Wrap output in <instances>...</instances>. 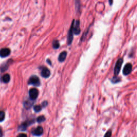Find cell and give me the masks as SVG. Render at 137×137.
<instances>
[{"mask_svg":"<svg viewBox=\"0 0 137 137\" xmlns=\"http://www.w3.org/2000/svg\"><path fill=\"white\" fill-rule=\"evenodd\" d=\"M42 109V107L40 105H36L34 107V110L36 112L40 111Z\"/></svg>","mask_w":137,"mask_h":137,"instance_id":"cell-18","label":"cell"},{"mask_svg":"<svg viewBox=\"0 0 137 137\" xmlns=\"http://www.w3.org/2000/svg\"><path fill=\"white\" fill-rule=\"evenodd\" d=\"M73 26H74V20L72 21L71 26V27H70V30L68 32V45L71 44L72 42V40H73Z\"/></svg>","mask_w":137,"mask_h":137,"instance_id":"cell-3","label":"cell"},{"mask_svg":"<svg viewBox=\"0 0 137 137\" xmlns=\"http://www.w3.org/2000/svg\"><path fill=\"white\" fill-rule=\"evenodd\" d=\"M132 66L131 64H130V63H127V64L125 65V66H124V68L123 69V74L125 76H127L129 74H130V72H131L132 71Z\"/></svg>","mask_w":137,"mask_h":137,"instance_id":"cell-8","label":"cell"},{"mask_svg":"<svg viewBox=\"0 0 137 137\" xmlns=\"http://www.w3.org/2000/svg\"><path fill=\"white\" fill-rule=\"evenodd\" d=\"M17 137H27V135L24 133H21V134H19Z\"/></svg>","mask_w":137,"mask_h":137,"instance_id":"cell-20","label":"cell"},{"mask_svg":"<svg viewBox=\"0 0 137 137\" xmlns=\"http://www.w3.org/2000/svg\"><path fill=\"white\" fill-rule=\"evenodd\" d=\"M5 118V112L3 111H0V122L4 121Z\"/></svg>","mask_w":137,"mask_h":137,"instance_id":"cell-17","label":"cell"},{"mask_svg":"<svg viewBox=\"0 0 137 137\" xmlns=\"http://www.w3.org/2000/svg\"><path fill=\"white\" fill-rule=\"evenodd\" d=\"M33 122H34V121H33V120H32V121H31V120H30V121H26L23 123H22V124L19 126L18 129L19 130H21V131H25V130H26V129H27V127L29 125L32 124V123H33Z\"/></svg>","mask_w":137,"mask_h":137,"instance_id":"cell-6","label":"cell"},{"mask_svg":"<svg viewBox=\"0 0 137 137\" xmlns=\"http://www.w3.org/2000/svg\"><path fill=\"white\" fill-rule=\"evenodd\" d=\"M111 130H109V131L106 133L104 137H111Z\"/></svg>","mask_w":137,"mask_h":137,"instance_id":"cell-19","label":"cell"},{"mask_svg":"<svg viewBox=\"0 0 137 137\" xmlns=\"http://www.w3.org/2000/svg\"><path fill=\"white\" fill-rule=\"evenodd\" d=\"M45 120H46V118L44 116H40L38 117L37 119H36V121H37V122L38 123H41L44 122Z\"/></svg>","mask_w":137,"mask_h":137,"instance_id":"cell-15","label":"cell"},{"mask_svg":"<svg viewBox=\"0 0 137 137\" xmlns=\"http://www.w3.org/2000/svg\"><path fill=\"white\" fill-rule=\"evenodd\" d=\"M0 137H2V131L1 128H0Z\"/></svg>","mask_w":137,"mask_h":137,"instance_id":"cell-22","label":"cell"},{"mask_svg":"<svg viewBox=\"0 0 137 137\" xmlns=\"http://www.w3.org/2000/svg\"><path fill=\"white\" fill-rule=\"evenodd\" d=\"M39 92L37 89L31 88L29 91V96L31 100H35L38 96Z\"/></svg>","mask_w":137,"mask_h":137,"instance_id":"cell-4","label":"cell"},{"mask_svg":"<svg viewBox=\"0 0 137 137\" xmlns=\"http://www.w3.org/2000/svg\"><path fill=\"white\" fill-rule=\"evenodd\" d=\"M47 105H48V103L47 101L43 102L42 103V105L43 107H46L47 106Z\"/></svg>","mask_w":137,"mask_h":137,"instance_id":"cell-21","label":"cell"},{"mask_svg":"<svg viewBox=\"0 0 137 137\" xmlns=\"http://www.w3.org/2000/svg\"><path fill=\"white\" fill-rule=\"evenodd\" d=\"M11 53L10 49L8 48H3L0 49V57L5 58L8 57Z\"/></svg>","mask_w":137,"mask_h":137,"instance_id":"cell-5","label":"cell"},{"mask_svg":"<svg viewBox=\"0 0 137 137\" xmlns=\"http://www.w3.org/2000/svg\"><path fill=\"white\" fill-rule=\"evenodd\" d=\"M43 132V128L41 126H38L37 128L33 129L32 131V133L33 135L36 136H40L42 135Z\"/></svg>","mask_w":137,"mask_h":137,"instance_id":"cell-7","label":"cell"},{"mask_svg":"<svg viewBox=\"0 0 137 137\" xmlns=\"http://www.w3.org/2000/svg\"><path fill=\"white\" fill-rule=\"evenodd\" d=\"M33 105V103L32 101H29V100H27L24 102V106L26 109H29L32 107V106Z\"/></svg>","mask_w":137,"mask_h":137,"instance_id":"cell-13","label":"cell"},{"mask_svg":"<svg viewBox=\"0 0 137 137\" xmlns=\"http://www.w3.org/2000/svg\"><path fill=\"white\" fill-rule=\"evenodd\" d=\"M66 56H67V53H66V52L64 51V52H62L61 54L59 55L58 58V61L61 62H64L65 61V59H66Z\"/></svg>","mask_w":137,"mask_h":137,"instance_id":"cell-11","label":"cell"},{"mask_svg":"<svg viewBox=\"0 0 137 137\" xmlns=\"http://www.w3.org/2000/svg\"><path fill=\"white\" fill-rule=\"evenodd\" d=\"M41 75L43 78L49 77L50 75H51V72H50V70L47 68H44L41 70Z\"/></svg>","mask_w":137,"mask_h":137,"instance_id":"cell-9","label":"cell"},{"mask_svg":"<svg viewBox=\"0 0 137 137\" xmlns=\"http://www.w3.org/2000/svg\"><path fill=\"white\" fill-rule=\"evenodd\" d=\"M47 62H48L49 63V64H50V65H51V62H50V61H49V59H48L47 61Z\"/></svg>","mask_w":137,"mask_h":137,"instance_id":"cell-23","label":"cell"},{"mask_svg":"<svg viewBox=\"0 0 137 137\" xmlns=\"http://www.w3.org/2000/svg\"><path fill=\"white\" fill-rule=\"evenodd\" d=\"M59 47V43L57 40H55L53 43V47L54 49H57Z\"/></svg>","mask_w":137,"mask_h":137,"instance_id":"cell-16","label":"cell"},{"mask_svg":"<svg viewBox=\"0 0 137 137\" xmlns=\"http://www.w3.org/2000/svg\"><path fill=\"white\" fill-rule=\"evenodd\" d=\"M28 83L29 85H32L33 86H39L40 85V79L36 76H33L28 80Z\"/></svg>","mask_w":137,"mask_h":137,"instance_id":"cell-1","label":"cell"},{"mask_svg":"<svg viewBox=\"0 0 137 137\" xmlns=\"http://www.w3.org/2000/svg\"><path fill=\"white\" fill-rule=\"evenodd\" d=\"M11 61V59H9V61H8L7 62H6L5 64H3V65H2V67L1 68V70L2 71H4L6 69H7L9 65L10 64V63L9 62Z\"/></svg>","mask_w":137,"mask_h":137,"instance_id":"cell-14","label":"cell"},{"mask_svg":"<svg viewBox=\"0 0 137 137\" xmlns=\"http://www.w3.org/2000/svg\"><path fill=\"white\" fill-rule=\"evenodd\" d=\"M10 81V76L9 74H5L1 78L2 82L4 83H8Z\"/></svg>","mask_w":137,"mask_h":137,"instance_id":"cell-12","label":"cell"},{"mask_svg":"<svg viewBox=\"0 0 137 137\" xmlns=\"http://www.w3.org/2000/svg\"><path fill=\"white\" fill-rule=\"evenodd\" d=\"M80 23L79 21H78L76 22V24L75 26H73V33L75 34H79V33L81 32V29H80Z\"/></svg>","mask_w":137,"mask_h":137,"instance_id":"cell-10","label":"cell"},{"mask_svg":"<svg viewBox=\"0 0 137 137\" xmlns=\"http://www.w3.org/2000/svg\"><path fill=\"white\" fill-rule=\"evenodd\" d=\"M123 62V58H122L118 59V61H117L116 63L115 67V69H114L115 76H117L119 74L120 70H121V68L122 67Z\"/></svg>","mask_w":137,"mask_h":137,"instance_id":"cell-2","label":"cell"}]
</instances>
